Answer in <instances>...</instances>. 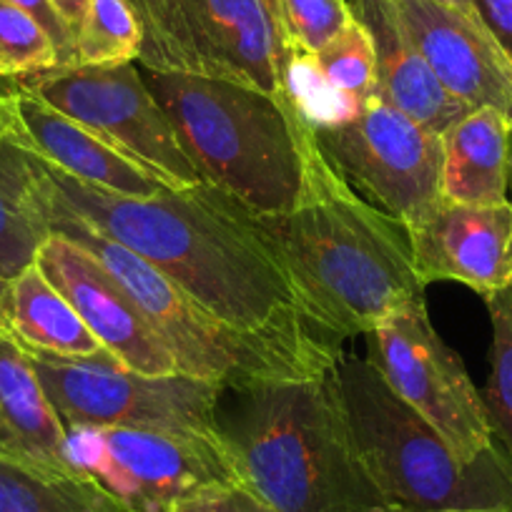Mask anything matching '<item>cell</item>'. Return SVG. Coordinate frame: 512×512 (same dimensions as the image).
Instances as JSON below:
<instances>
[{"instance_id": "cell-1", "label": "cell", "mask_w": 512, "mask_h": 512, "mask_svg": "<svg viewBox=\"0 0 512 512\" xmlns=\"http://www.w3.org/2000/svg\"><path fill=\"white\" fill-rule=\"evenodd\" d=\"M0 181L71 211L139 254L229 327L312 352H342V339L309 322L287 272L231 196L206 184L156 199L111 194L6 139Z\"/></svg>"}, {"instance_id": "cell-2", "label": "cell", "mask_w": 512, "mask_h": 512, "mask_svg": "<svg viewBox=\"0 0 512 512\" xmlns=\"http://www.w3.org/2000/svg\"><path fill=\"white\" fill-rule=\"evenodd\" d=\"M244 216L287 272L309 322L332 337H364L425 302L410 229L354 194L327 159L297 209Z\"/></svg>"}, {"instance_id": "cell-3", "label": "cell", "mask_w": 512, "mask_h": 512, "mask_svg": "<svg viewBox=\"0 0 512 512\" xmlns=\"http://www.w3.org/2000/svg\"><path fill=\"white\" fill-rule=\"evenodd\" d=\"M144 81L201 184L256 216L289 214L307 199L324 154L292 93L146 68Z\"/></svg>"}, {"instance_id": "cell-4", "label": "cell", "mask_w": 512, "mask_h": 512, "mask_svg": "<svg viewBox=\"0 0 512 512\" xmlns=\"http://www.w3.org/2000/svg\"><path fill=\"white\" fill-rule=\"evenodd\" d=\"M219 402V435L239 482L277 512H364L384 505L344 425L334 367L269 379Z\"/></svg>"}, {"instance_id": "cell-5", "label": "cell", "mask_w": 512, "mask_h": 512, "mask_svg": "<svg viewBox=\"0 0 512 512\" xmlns=\"http://www.w3.org/2000/svg\"><path fill=\"white\" fill-rule=\"evenodd\" d=\"M334 382L354 455L384 505L512 507V465L497 447L477 462H462L367 357L339 354Z\"/></svg>"}, {"instance_id": "cell-6", "label": "cell", "mask_w": 512, "mask_h": 512, "mask_svg": "<svg viewBox=\"0 0 512 512\" xmlns=\"http://www.w3.org/2000/svg\"><path fill=\"white\" fill-rule=\"evenodd\" d=\"M0 186L33 219L41 221L48 234L66 236L103 264V269L134 299L156 337L166 344L181 374L216 382L224 390H241L269 379L317 377L337 364L342 352H312L229 327L186 297L139 254L108 239L76 214L3 181Z\"/></svg>"}, {"instance_id": "cell-7", "label": "cell", "mask_w": 512, "mask_h": 512, "mask_svg": "<svg viewBox=\"0 0 512 512\" xmlns=\"http://www.w3.org/2000/svg\"><path fill=\"white\" fill-rule=\"evenodd\" d=\"M144 48L146 71L224 78L289 93L287 38L274 23L264 0H131Z\"/></svg>"}, {"instance_id": "cell-8", "label": "cell", "mask_w": 512, "mask_h": 512, "mask_svg": "<svg viewBox=\"0 0 512 512\" xmlns=\"http://www.w3.org/2000/svg\"><path fill=\"white\" fill-rule=\"evenodd\" d=\"M68 462L131 512H174L209 487L239 482L221 435L146 427H66Z\"/></svg>"}, {"instance_id": "cell-9", "label": "cell", "mask_w": 512, "mask_h": 512, "mask_svg": "<svg viewBox=\"0 0 512 512\" xmlns=\"http://www.w3.org/2000/svg\"><path fill=\"white\" fill-rule=\"evenodd\" d=\"M319 151L339 179L407 229L442 204V136L390 103L372 98L354 116L309 123Z\"/></svg>"}, {"instance_id": "cell-10", "label": "cell", "mask_w": 512, "mask_h": 512, "mask_svg": "<svg viewBox=\"0 0 512 512\" xmlns=\"http://www.w3.org/2000/svg\"><path fill=\"white\" fill-rule=\"evenodd\" d=\"M31 354V352H28ZM63 427H146L219 435L224 387L189 374H141L113 362L31 354Z\"/></svg>"}, {"instance_id": "cell-11", "label": "cell", "mask_w": 512, "mask_h": 512, "mask_svg": "<svg viewBox=\"0 0 512 512\" xmlns=\"http://www.w3.org/2000/svg\"><path fill=\"white\" fill-rule=\"evenodd\" d=\"M26 91L101 136L106 144L159 176L171 189L201 186L169 116L134 63L58 66L23 78Z\"/></svg>"}, {"instance_id": "cell-12", "label": "cell", "mask_w": 512, "mask_h": 512, "mask_svg": "<svg viewBox=\"0 0 512 512\" xmlns=\"http://www.w3.org/2000/svg\"><path fill=\"white\" fill-rule=\"evenodd\" d=\"M367 337V359L384 382L450 445L462 462L495 450L482 395L455 349L442 342L425 302L402 307Z\"/></svg>"}, {"instance_id": "cell-13", "label": "cell", "mask_w": 512, "mask_h": 512, "mask_svg": "<svg viewBox=\"0 0 512 512\" xmlns=\"http://www.w3.org/2000/svg\"><path fill=\"white\" fill-rule=\"evenodd\" d=\"M36 267L121 367L141 374L179 372L176 359L134 299L83 246L61 234H48L36 254Z\"/></svg>"}, {"instance_id": "cell-14", "label": "cell", "mask_w": 512, "mask_h": 512, "mask_svg": "<svg viewBox=\"0 0 512 512\" xmlns=\"http://www.w3.org/2000/svg\"><path fill=\"white\" fill-rule=\"evenodd\" d=\"M422 61L450 96L512 118V63L480 21L432 0H392Z\"/></svg>"}, {"instance_id": "cell-15", "label": "cell", "mask_w": 512, "mask_h": 512, "mask_svg": "<svg viewBox=\"0 0 512 512\" xmlns=\"http://www.w3.org/2000/svg\"><path fill=\"white\" fill-rule=\"evenodd\" d=\"M0 113L6 121V141L81 184L134 199H156L176 191L21 83L0 98Z\"/></svg>"}, {"instance_id": "cell-16", "label": "cell", "mask_w": 512, "mask_h": 512, "mask_svg": "<svg viewBox=\"0 0 512 512\" xmlns=\"http://www.w3.org/2000/svg\"><path fill=\"white\" fill-rule=\"evenodd\" d=\"M412 254L422 284L457 282L482 299L512 284V204L442 201L410 229Z\"/></svg>"}, {"instance_id": "cell-17", "label": "cell", "mask_w": 512, "mask_h": 512, "mask_svg": "<svg viewBox=\"0 0 512 512\" xmlns=\"http://www.w3.org/2000/svg\"><path fill=\"white\" fill-rule=\"evenodd\" d=\"M354 21L364 26L377 58V98L410 116L430 134L442 136L472 111L442 88L407 38L392 0H347Z\"/></svg>"}, {"instance_id": "cell-18", "label": "cell", "mask_w": 512, "mask_h": 512, "mask_svg": "<svg viewBox=\"0 0 512 512\" xmlns=\"http://www.w3.org/2000/svg\"><path fill=\"white\" fill-rule=\"evenodd\" d=\"M0 457L36 470L76 472L68 462L66 427L43 390L31 354L6 332H0Z\"/></svg>"}, {"instance_id": "cell-19", "label": "cell", "mask_w": 512, "mask_h": 512, "mask_svg": "<svg viewBox=\"0 0 512 512\" xmlns=\"http://www.w3.org/2000/svg\"><path fill=\"white\" fill-rule=\"evenodd\" d=\"M0 332L31 354L118 364L36 262L8 282L0 299Z\"/></svg>"}, {"instance_id": "cell-20", "label": "cell", "mask_w": 512, "mask_h": 512, "mask_svg": "<svg viewBox=\"0 0 512 512\" xmlns=\"http://www.w3.org/2000/svg\"><path fill=\"white\" fill-rule=\"evenodd\" d=\"M507 126L495 108H472L442 134V199L450 204L507 201Z\"/></svg>"}, {"instance_id": "cell-21", "label": "cell", "mask_w": 512, "mask_h": 512, "mask_svg": "<svg viewBox=\"0 0 512 512\" xmlns=\"http://www.w3.org/2000/svg\"><path fill=\"white\" fill-rule=\"evenodd\" d=\"M0 512H131L96 480L0 457Z\"/></svg>"}, {"instance_id": "cell-22", "label": "cell", "mask_w": 512, "mask_h": 512, "mask_svg": "<svg viewBox=\"0 0 512 512\" xmlns=\"http://www.w3.org/2000/svg\"><path fill=\"white\" fill-rule=\"evenodd\" d=\"M144 28L131 0H86L73 28V66H118L139 61Z\"/></svg>"}, {"instance_id": "cell-23", "label": "cell", "mask_w": 512, "mask_h": 512, "mask_svg": "<svg viewBox=\"0 0 512 512\" xmlns=\"http://www.w3.org/2000/svg\"><path fill=\"white\" fill-rule=\"evenodd\" d=\"M309 63L319 86L334 93L349 111L357 113L377 98V58L372 38L354 16L322 51L309 56Z\"/></svg>"}, {"instance_id": "cell-24", "label": "cell", "mask_w": 512, "mask_h": 512, "mask_svg": "<svg viewBox=\"0 0 512 512\" xmlns=\"http://www.w3.org/2000/svg\"><path fill=\"white\" fill-rule=\"evenodd\" d=\"M492 322V354L490 379L482 395L487 422H490L492 442L512 465V292L485 297Z\"/></svg>"}, {"instance_id": "cell-25", "label": "cell", "mask_w": 512, "mask_h": 512, "mask_svg": "<svg viewBox=\"0 0 512 512\" xmlns=\"http://www.w3.org/2000/svg\"><path fill=\"white\" fill-rule=\"evenodd\" d=\"M58 66V51L41 23L23 8L0 0V76L23 81Z\"/></svg>"}, {"instance_id": "cell-26", "label": "cell", "mask_w": 512, "mask_h": 512, "mask_svg": "<svg viewBox=\"0 0 512 512\" xmlns=\"http://www.w3.org/2000/svg\"><path fill=\"white\" fill-rule=\"evenodd\" d=\"M282 28L292 51L314 56L352 21L347 0H279Z\"/></svg>"}, {"instance_id": "cell-27", "label": "cell", "mask_w": 512, "mask_h": 512, "mask_svg": "<svg viewBox=\"0 0 512 512\" xmlns=\"http://www.w3.org/2000/svg\"><path fill=\"white\" fill-rule=\"evenodd\" d=\"M48 231L0 186V277H13L36 262Z\"/></svg>"}, {"instance_id": "cell-28", "label": "cell", "mask_w": 512, "mask_h": 512, "mask_svg": "<svg viewBox=\"0 0 512 512\" xmlns=\"http://www.w3.org/2000/svg\"><path fill=\"white\" fill-rule=\"evenodd\" d=\"M174 512H277L264 497L256 495L244 482H226L196 492L181 502Z\"/></svg>"}, {"instance_id": "cell-29", "label": "cell", "mask_w": 512, "mask_h": 512, "mask_svg": "<svg viewBox=\"0 0 512 512\" xmlns=\"http://www.w3.org/2000/svg\"><path fill=\"white\" fill-rule=\"evenodd\" d=\"M13 6L23 8L28 16L36 18L43 26V31L51 36L53 46L58 51V63L61 66H73L76 63V53H73V26L66 21L53 0H8Z\"/></svg>"}, {"instance_id": "cell-30", "label": "cell", "mask_w": 512, "mask_h": 512, "mask_svg": "<svg viewBox=\"0 0 512 512\" xmlns=\"http://www.w3.org/2000/svg\"><path fill=\"white\" fill-rule=\"evenodd\" d=\"M475 11L512 63V0H475Z\"/></svg>"}, {"instance_id": "cell-31", "label": "cell", "mask_w": 512, "mask_h": 512, "mask_svg": "<svg viewBox=\"0 0 512 512\" xmlns=\"http://www.w3.org/2000/svg\"><path fill=\"white\" fill-rule=\"evenodd\" d=\"M364 512H512V507H485V510H415V507L400 505H377Z\"/></svg>"}, {"instance_id": "cell-32", "label": "cell", "mask_w": 512, "mask_h": 512, "mask_svg": "<svg viewBox=\"0 0 512 512\" xmlns=\"http://www.w3.org/2000/svg\"><path fill=\"white\" fill-rule=\"evenodd\" d=\"M53 3H56L58 11L66 16V21L76 28L78 18H81V13H83V6H86V0H53Z\"/></svg>"}, {"instance_id": "cell-33", "label": "cell", "mask_w": 512, "mask_h": 512, "mask_svg": "<svg viewBox=\"0 0 512 512\" xmlns=\"http://www.w3.org/2000/svg\"><path fill=\"white\" fill-rule=\"evenodd\" d=\"M16 86H18V81L0 76V98L6 96V93H11ZM3 139H6V121H3V113H0V141Z\"/></svg>"}, {"instance_id": "cell-34", "label": "cell", "mask_w": 512, "mask_h": 512, "mask_svg": "<svg viewBox=\"0 0 512 512\" xmlns=\"http://www.w3.org/2000/svg\"><path fill=\"white\" fill-rule=\"evenodd\" d=\"M432 3H442V6L457 8L462 13H470V16H477L475 11V0H432Z\"/></svg>"}, {"instance_id": "cell-35", "label": "cell", "mask_w": 512, "mask_h": 512, "mask_svg": "<svg viewBox=\"0 0 512 512\" xmlns=\"http://www.w3.org/2000/svg\"><path fill=\"white\" fill-rule=\"evenodd\" d=\"M507 194H510V204H512V118L510 126H507Z\"/></svg>"}, {"instance_id": "cell-36", "label": "cell", "mask_w": 512, "mask_h": 512, "mask_svg": "<svg viewBox=\"0 0 512 512\" xmlns=\"http://www.w3.org/2000/svg\"><path fill=\"white\" fill-rule=\"evenodd\" d=\"M264 6H267V11L272 13V18H274V23H277V26H279V31L284 33V28H282V11H279V0H264ZM284 38H287V36H284ZM289 48H292V46H289Z\"/></svg>"}, {"instance_id": "cell-37", "label": "cell", "mask_w": 512, "mask_h": 512, "mask_svg": "<svg viewBox=\"0 0 512 512\" xmlns=\"http://www.w3.org/2000/svg\"><path fill=\"white\" fill-rule=\"evenodd\" d=\"M6 287H8V279L0 277V299H3V294H6Z\"/></svg>"}, {"instance_id": "cell-38", "label": "cell", "mask_w": 512, "mask_h": 512, "mask_svg": "<svg viewBox=\"0 0 512 512\" xmlns=\"http://www.w3.org/2000/svg\"><path fill=\"white\" fill-rule=\"evenodd\" d=\"M510 292H512V284H510Z\"/></svg>"}]
</instances>
